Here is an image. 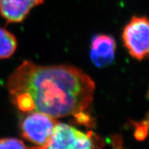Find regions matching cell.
<instances>
[{
    "instance_id": "obj_6",
    "label": "cell",
    "mask_w": 149,
    "mask_h": 149,
    "mask_svg": "<svg viewBox=\"0 0 149 149\" xmlns=\"http://www.w3.org/2000/svg\"><path fill=\"white\" fill-rule=\"evenodd\" d=\"M44 0H0V14L8 23L23 22L36 6Z\"/></svg>"
},
{
    "instance_id": "obj_9",
    "label": "cell",
    "mask_w": 149,
    "mask_h": 149,
    "mask_svg": "<svg viewBox=\"0 0 149 149\" xmlns=\"http://www.w3.org/2000/svg\"><path fill=\"white\" fill-rule=\"evenodd\" d=\"M136 125V130L135 133V137L139 141L144 140L147 135L148 130V120L144 121V122L137 123Z\"/></svg>"
},
{
    "instance_id": "obj_3",
    "label": "cell",
    "mask_w": 149,
    "mask_h": 149,
    "mask_svg": "<svg viewBox=\"0 0 149 149\" xmlns=\"http://www.w3.org/2000/svg\"><path fill=\"white\" fill-rule=\"evenodd\" d=\"M59 122L56 118L40 112H29L21 122L22 135L36 145L35 148H47L54 128Z\"/></svg>"
},
{
    "instance_id": "obj_7",
    "label": "cell",
    "mask_w": 149,
    "mask_h": 149,
    "mask_svg": "<svg viewBox=\"0 0 149 149\" xmlns=\"http://www.w3.org/2000/svg\"><path fill=\"white\" fill-rule=\"evenodd\" d=\"M17 46L16 37L0 26V59L8 58L13 55Z\"/></svg>"
},
{
    "instance_id": "obj_1",
    "label": "cell",
    "mask_w": 149,
    "mask_h": 149,
    "mask_svg": "<svg viewBox=\"0 0 149 149\" xmlns=\"http://www.w3.org/2000/svg\"><path fill=\"white\" fill-rule=\"evenodd\" d=\"M6 87L19 111L60 118L86 111L93 102L95 84L75 67L37 66L25 61L8 78Z\"/></svg>"
},
{
    "instance_id": "obj_8",
    "label": "cell",
    "mask_w": 149,
    "mask_h": 149,
    "mask_svg": "<svg viewBox=\"0 0 149 149\" xmlns=\"http://www.w3.org/2000/svg\"><path fill=\"white\" fill-rule=\"evenodd\" d=\"M22 140L17 138H3L0 139V148H27Z\"/></svg>"
},
{
    "instance_id": "obj_5",
    "label": "cell",
    "mask_w": 149,
    "mask_h": 149,
    "mask_svg": "<svg viewBox=\"0 0 149 149\" xmlns=\"http://www.w3.org/2000/svg\"><path fill=\"white\" fill-rule=\"evenodd\" d=\"M115 49L116 42L111 35H95L91 42V61L99 68L109 66L114 60Z\"/></svg>"
},
{
    "instance_id": "obj_4",
    "label": "cell",
    "mask_w": 149,
    "mask_h": 149,
    "mask_svg": "<svg viewBox=\"0 0 149 149\" xmlns=\"http://www.w3.org/2000/svg\"><path fill=\"white\" fill-rule=\"evenodd\" d=\"M122 39L125 47L134 58L142 60L149 53V22L146 17L133 16L124 27Z\"/></svg>"
},
{
    "instance_id": "obj_2",
    "label": "cell",
    "mask_w": 149,
    "mask_h": 149,
    "mask_svg": "<svg viewBox=\"0 0 149 149\" xmlns=\"http://www.w3.org/2000/svg\"><path fill=\"white\" fill-rule=\"evenodd\" d=\"M104 144L103 140L93 132L84 133L68 124L58 122L47 148H102Z\"/></svg>"
}]
</instances>
